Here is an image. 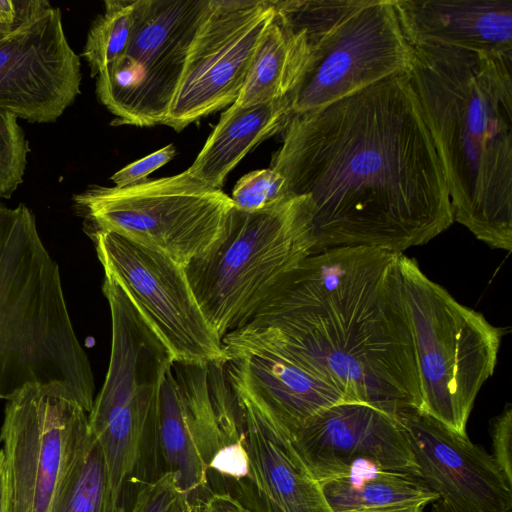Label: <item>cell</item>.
I'll use <instances>...</instances> for the list:
<instances>
[{"mask_svg": "<svg viewBox=\"0 0 512 512\" xmlns=\"http://www.w3.org/2000/svg\"><path fill=\"white\" fill-rule=\"evenodd\" d=\"M283 132L271 168L292 196L307 198L313 253L335 247L402 253L454 222L409 72L293 114Z\"/></svg>", "mask_w": 512, "mask_h": 512, "instance_id": "1", "label": "cell"}, {"mask_svg": "<svg viewBox=\"0 0 512 512\" xmlns=\"http://www.w3.org/2000/svg\"><path fill=\"white\" fill-rule=\"evenodd\" d=\"M402 253L335 247L302 260L225 348L278 351L337 388L348 402L392 417L421 407Z\"/></svg>", "mask_w": 512, "mask_h": 512, "instance_id": "2", "label": "cell"}, {"mask_svg": "<svg viewBox=\"0 0 512 512\" xmlns=\"http://www.w3.org/2000/svg\"><path fill=\"white\" fill-rule=\"evenodd\" d=\"M410 82L434 142L454 221L512 248V55L412 46Z\"/></svg>", "mask_w": 512, "mask_h": 512, "instance_id": "3", "label": "cell"}, {"mask_svg": "<svg viewBox=\"0 0 512 512\" xmlns=\"http://www.w3.org/2000/svg\"><path fill=\"white\" fill-rule=\"evenodd\" d=\"M27 385L57 386L89 413L91 364L75 333L58 263L33 211L0 202V400Z\"/></svg>", "mask_w": 512, "mask_h": 512, "instance_id": "4", "label": "cell"}, {"mask_svg": "<svg viewBox=\"0 0 512 512\" xmlns=\"http://www.w3.org/2000/svg\"><path fill=\"white\" fill-rule=\"evenodd\" d=\"M314 245L304 195L256 212L233 206L216 244L184 268L205 317L223 338L252 320Z\"/></svg>", "mask_w": 512, "mask_h": 512, "instance_id": "5", "label": "cell"}, {"mask_svg": "<svg viewBox=\"0 0 512 512\" xmlns=\"http://www.w3.org/2000/svg\"><path fill=\"white\" fill-rule=\"evenodd\" d=\"M274 5L292 26L304 30L309 48L307 68L290 95L292 114L411 70L413 47L394 0H274Z\"/></svg>", "mask_w": 512, "mask_h": 512, "instance_id": "6", "label": "cell"}, {"mask_svg": "<svg viewBox=\"0 0 512 512\" xmlns=\"http://www.w3.org/2000/svg\"><path fill=\"white\" fill-rule=\"evenodd\" d=\"M399 268L416 350L420 411L467 435L476 396L494 373L502 330L457 302L403 253Z\"/></svg>", "mask_w": 512, "mask_h": 512, "instance_id": "7", "label": "cell"}, {"mask_svg": "<svg viewBox=\"0 0 512 512\" xmlns=\"http://www.w3.org/2000/svg\"><path fill=\"white\" fill-rule=\"evenodd\" d=\"M85 230L115 233L187 266L219 240L231 197L188 170L124 188L91 185L73 196Z\"/></svg>", "mask_w": 512, "mask_h": 512, "instance_id": "8", "label": "cell"}, {"mask_svg": "<svg viewBox=\"0 0 512 512\" xmlns=\"http://www.w3.org/2000/svg\"><path fill=\"white\" fill-rule=\"evenodd\" d=\"M209 0H135L125 53L97 75L113 125L163 124Z\"/></svg>", "mask_w": 512, "mask_h": 512, "instance_id": "9", "label": "cell"}, {"mask_svg": "<svg viewBox=\"0 0 512 512\" xmlns=\"http://www.w3.org/2000/svg\"><path fill=\"white\" fill-rule=\"evenodd\" d=\"M90 438L88 413L60 387L27 385L8 399L0 429L7 512H52Z\"/></svg>", "mask_w": 512, "mask_h": 512, "instance_id": "10", "label": "cell"}, {"mask_svg": "<svg viewBox=\"0 0 512 512\" xmlns=\"http://www.w3.org/2000/svg\"><path fill=\"white\" fill-rule=\"evenodd\" d=\"M242 438L240 413L223 363L174 362L160 393L158 452L163 473L173 475L188 506L207 502L212 495V459L222 447Z\"/></svg>", "mask_w": 512, "mask_h": 512, "instance_id": "11", "label": "cell"}, {"mask_svg": "<svg viewBox=\"0 0 512 512\" xmlns=\"http://www.w3.org/2000/svg\"><path fill=\"white\" fill-rule=\"evenodd\" d=\"M88 235L104 275L121 287L167 345L174 362L225 361L222 338L205 317L182 265L112 232Z\"/></svg>", "mask_w": 512, "mask_h": 512, "instance_id": "12", "label": "cell"}, {"mask_svg": "<svg viewBox=\"0 0 512 512\" xmlns=\"http://www.w3.org/2000/svg\"><path fill=\"white\" fill-rule=\"evenodd\" d=\"M275 15L274 0H209L163 124L181 131L233 104Z\"/></svg>", "mask_w": 512, "mask_h": 512, "instance_id": "13", "label": "cell"}, {"mask_svg": "<svg viewBox=\"0 0 512 512\" xmlns=\"http://www.w3.org/2000/svg\"><path fill=\"white\" fill-rule=\"evenodd\" d=\"M81 79L59 8L0 38V110L29 123L55 122L80 94Z\"/></svg>", "mask_w": 512, "mask_h": 512, "instance_id": "14", "label": "cell"}, {"mask_svg": "<svg viewBox=\"0 0 512 512\" xmlns=\"http://www.w3.org/2000/svg\"><path fill=\"white\" fill-rule=\"evenodd\" d=\"M418 477L437 499L432 512H505L512 509V484L491 454L441 422L411 409L397 416Z\"/></svg>", "mask_w": 512, "mask_h": 512, "instance_id": "15", "label": "cell"}, {"mask_svg": "<svg viewBox=\"0 0 512 512\" xmlns=\"http://www.w3.org/2000/svg\"><path fill=\"white\" fill-rule=\"evenodd\" d=\"M291 444L320 484L369 468L416 473L397 418L362 403L343 402L321 411Z\"/></svg>", "mask_w": 512, "mask_h": 512, "instance_id": "16", "label": "cell"}, {"mask_svg": "<svg viewBox=\"0 0 512 512\" xmlns=\"http://www.w3.org/2000/svg\"><path fill=\"white\" fill-rule=\"evenodd\" d=\"M223 371L239 411L292 441L321 411L346 397L284 354L260 347L224 348Z\"/></svg>", "mask_w": 512, "mask_h": 512, "instance_id": "17", "label": "cell"}, {"mask_svg": "<svg viewBox=\"0 0 512 512\" xmlns=\"http://www.w3.org/2000/svg\"><path fill=\"white\" fill-rule=\"evenodd\" d=\"M411 46L512 55V0H394Z\"/></svg>", "mask_w": 512, "mask_h": 512, "instance_id": "18", "label": "cell"}, {"mask_svg": "<svg viewBox=\"0 0 512 512\" xmlns=\"http://www.w3.org/2000/svg\"><path fill=\"white\" fill-rule=\"evenodd\" d=\"M240 416L257 512H333L291 442L253 416L244 412Z\"/></svg>", "mask_w": 512, "mask_h": 512, "instance_id": "19", "label": "cell"}, {"mask_svg": "<svg viewBox=\"0 0 512 512\" xmlns=\"http://www.w3.org/2000/svg\"><path fill=\"white\" fill-rule=\"evenodd\" d=\"M292 115L290 96L252 106L231 104L187 170L221 189L235 166L259 143L283 132Z\"/></svg>", "mask_w": 512, "mask_h": 512, "instance_id": "20", "label": "cell"}, {"mask_svg": "<svg viewBox=\"0 0 512 512\" xmlns=\"http://www.w3.org/2000/svg\"><path fill=\"white\" fill-rule=\"evenodd\" d=\"M308 62L304 30L292 26L276 11L234 103L244 107L290 96L301 82Z\"/></svg>", "mask_w": 512, "mask_h": 512, "instance_id": "21", "label": "cell"}, {"mask_svg": "<svg viewBox=\"0 0 512 512\" xmlns=\"http://www.w3.org/2000/svg\"><path fill=\"white\" fill-rule=\"evenodd\" d=\"M320 485L333 512L426 507L437 499L415 475L376 468L357 470Z\"/></svg>", "mask_w": 512, "mask_h": 512, "instance_id": "22", "label": "cell"}, {"mask_svg": "<svg viewBox=\"0 0 512 512\" xmlns=\"http://www.w3.org/2000/svg\"><path fill=\"white\" fill-rule=\"evenodd\" d=\"M52 512H126L113 491L103 451L92 434L70 470Z\"/></svg>", "mask_w": 512, "mask_h": 512, "instance_id": "23", "label": "cell"}, {"mask_svg": "<svg viewBox=\"0 0 512 512\" xmlns=\"http://www.w3.org/2000/svg\"><path fill=\"white\" fill-rule=\"evenodd\" d=\"M135 0H106L104 12L93 21L82 56L92 77L118 60L126 51L133 26Z\"/></svg>", "mask_w": 512, "mask_h": 512, "instance_id": "24", "label": "cell"}, {"mask_svg": "<svg viewBox=\"0 0 512 512\" xmlns=\"http://www.w3.org/2000/svg\"><path fill=\"white\" fill-rule=\"evenodd\" d=\"M29 152L18 118L0 110V198L9 199L22 184Z\"/></svg>", "mask_w": 512, "mask_h": 512, "instance_id": "25", "label": "cell"}, {"mask_svg": "<svg viewBox=\"0 0 512 512\" xmlns=\"http://www.w3.org/2000/svg\"><path fill=\"white\" fill-rule=\"evenodd\" d=\"M291 196L284 176L273 168H266L244 175L233 188L231 199L236 209L256 212Z\"/></svg>", "mask_w": 512, "mask_h": 512, "instance_id": "26", "label": "cell"}, {"mask_svg": "<svg viewBox=\"0 0 512 512\" xmlns=\"http://www.w3.org/2000/svg\"><path fill=\"white\" fill-rule=\"evenodd\" d=\"M126 512H189V508L173 475L167 472L140 486Z\"/></svg>", "mask_w": 512, "mask_h": 512, "instance_id": "27", "label": "cell"}, {"mask_svg": "<svg viewBox=\"0 0 512 512\" xmlns=\"http://www.w3.org/2000/svg\"><path fill=\"white\" fill-rule=\"evenodd\" d=\"M492 457L509 483L512 484V405L507 403L489 422Z\"/></svg>", "mask_w": 512, "mask_h": 512, "instance_id": "28", "label": "cell"}, {"mask_svg": "<svg viewBox=\"0 0 512 512\" xmlns=\"http://www.w3.org/2000/svg\"><path fill=\"white\" fill-rule=\"evenodd\" d=\"M173 144L154 151L153 153L130 163L111 176L115 187L124 188L147 180V176L167 164L175 156Z\"/></svg>", "mask_w": 512, "mask_h": 512, "instance_id": "29", "label": "cell"}, {"mask_svg": "<svg viewBox=\"0 0 512 512\" xmlns=\"http://www.w3.org/2000/svg\"><path fill=\"white\" fill-rule=\"evenodd\" d=\"M52 7L45 0H0V38Z\"/></svg>", "mask_w": 512, "mask_h": 512, "instance_id": "30", "label": "cell"}, {"mask_svg": "<svg viewBox=\"0 0 512 512\" xmlns=\"http://www.w3.org/2000/svg\"><path fill=\"white\" fill-rule=\"evenodd\" d=\"M209 512H254L228 494H212L206 502Z\"/></svg>", "mask_w": 512, "mask_h": 512, "instance_id": "31", "label": "cell"}, {"mask_svg": "<svg viewBox=\"0 0 512 512\" xmlns=\"http://www.w3.org/2000/svg\"><path fill=\"white\" fill-rule=\"evenodd\" d=\"M0 512H7V481L4 459L0 451Z\"/></svg>", "mask_w": 512, "mask_h": 512, "instance_id": "32", "label": "cell"}, {"mask_svg": "<svg viewBox=\"0 0 512 512\" xmlns=\"http://www.w3.org/2000/svg\"><path fill=\"white\" fill-rule=\"evenodd\" d=\"M423 506H412V507H402V508H391V509H381V510H371L364 512H424Z\"/></svg>", "mask_w": 512, "mask_h": 512, "instance_id": "33", "label": "cell"}, {"mask_svg": "<svg viewBox=\"0 0 512 512\" xmlns=\"http://www.w3.org/2000/svg\"><path fill=\"white\" fill-rule=\"evenodd\" d=\"M189 512H209L206 503H197L191 506H188Z\"/></svg>", "mask_w": 512, "mask_h": 512, "instance_id": "34", "label": "cell"}, {"mask_svg": "<svg viewBox=\"0 0 512 512\" xmlns=\"http://www.w3.org/2000/svg\"><path fill=\"white\" fill-rule=\"evenodd\" d=\"M505 512H512V509H510V510H507V511H505Z\"/></svg>", "mask_w": 512, "mask_h": 512, "instance_id": "35", "label": "cell"}]
</instances>
